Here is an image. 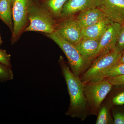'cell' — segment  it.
<instances>
[{"instance_id": "6da1fadb", "label": "cell", "mask_w": 124, "mask_h": 124, "mask_svg": "<svg viewBox=\"0 0 124 124\" xmlns=\"http://www.w3.org/2000/svg\"><path fill=\"white\" fill-rule=\"evenodd\" d=\"M59 63L70 98V105L66 115L84 120L86 117L87 111H89L85 94L84 84L79 77L73 74L62 57Z\"/></svg>"}, {"instance_id": "7a4b0ae2", "label": "cell", "mask_w": 124, "mask_h": 124, "mask_svg": "<svg viewBox=\"0 0 124 124\" xmlns=\"http://www.w3.org/2000/svg\"><path fill=\"white\" fill-rule=\"evenodd\" d=\"M27 18L30 23L25 29L26 31H37L49 34L55 31L56 24L53 16L43 6L31 2Z\"/></svg>"}, {"instance_id": "3957f363", "label": "cell", "mask_w": 124, "mask_h": 124, "mask_svg": "<svg viewBox=\"0 0 124 124\" xmlns=\"http://www.w3.org/2000/svg\"><path fill=\"white\" fill-rule=\"evenodd\" d=\"M46 35L54 41L63 51L71 71L75 75L78 76L84 71L89 64L80 53L75 45L62 38L55 31Z\"/></svg>"}, {"instance_id": "277c9868", "label": "cell", "mask_w": 124, "mask_h": 124, "mask_svg": "<svg viewBox=\"0 0 124 124\" xmlns=\"http://www.w3.org/2000/svg\"><path fill=\"white\" fill-rule=\"evenodd\" d=\"M112 85L106 79L85 83V94L89 111L92 115L98 113L102 102L111 91Z\"/></svg>"}, {"instance_id": "5b68a950", "label": "cell", "mask_w": 124, "mask_h": 124, "mask_svg": "<svg viewBox=\"0 0 124 124\" xmlns=\"http://www.w3.org/2000/svg\"><path fill=\"white\" fill-rule=\"evenodd\" d=\"M122 52L116 48L96 58L88 70L80 78L84 84L99 79L101 76L119 62Z\"/></svg>"}, {"instance_id": "8992f818", "label": "cell", "mask_w": 124, "mask_h": 124, "mask_svg": "<svg viewBox=\"0 0 124 124\" xmlns=\"http://www.w3.org/2000/svg\"><path fill=\"white\" fill-rule=\"evenodd\" d=\"M55 31L62 38L75 45L83 39L82 28L73 16L64 18L56 25Z\"/></svg>"}, {"instance_id": "52a82bcc", "label": "cell", "mask_w": 124, "mask_h": 124, "mask_svg": "<svg viewBox=\"0 0 124 124\" xmlns=\"http://www.w3.org/2000/svg\"><path fill=\"white\" fill-rule=\"evenodd\" d=\"M31 2V0H14L12 7L14 37L19 35L26 24L28 8Z\"/></svg>"}, {"instance_id": "ba28073f", "label": "cell", "mask_w": 124, "mask_h": 124, "mask_svg": "<svg viewBox=\"0 0 124 124\" xmlns=\"http://www.w3.org/2000/svg\"><path fill=\"white\" fill-rule=\"evenodd\" d=\"M121 26L119 23L111 22L99 40V46L95 59L116 48Z\"/></svg>"}, {"instance_id": "9c48e42d", "label": "cell", "mask_w": 124, "mask_h": 124, "mask_svg": "<svg viewBox=\"0 0 124 124\" xmlns=\"http://www.w3.org/2000/svg\"><path fill=\"white\" fill-rule=\"evenodd\" d=\"M98 7L111 22L124 24V0H103Z\"/></svg>"}, {"instance_id": "30bf717a", "label": "cell", "mask_w": 124, "mask_h": 124, "mask_svg": "<svg viewBox=\"0 0 124 124\" xmlns=\"http://www.w3.org/2000/svg\"><path fill=\"white\" fill-rule=\"evenodd\" d=\"M102 2L103 0H67L63 7L61 17L72 16L87 9L98 7Z\"/></svg>"}, {"instance_id": "8fae6325", "label": "cell", "mask_w": 124, "mask_h": 124, "mask_svg": "<svg viewBox=\"0 0 124 124\" xmlns=\"http://www.w3.org/2000/svg\"><path fill=\"white\" fill-rule=\"evenodd\" d=\"M76 18L82 29L107 18L99 8L95 7L87 9L80 12L76 17Z\"/></svg>"}, {"instance_id": "7c38bea8", "label": "cell", "mask_w": 124, "mask_h": 124, "mask_svg": "<svg viewBox=\"0 0 124 124\" xmlns=\"http://www.w3.org/2000/svg\"><path fill=\"white\" fill-rule=\"evenodd\" d=\"M99 40L83 38L75 45L80 53L89 64L96 58Z\"/></svg>"}, {"instance_id": "4fadbf2b", "label": "cell", "mask_w": 124, "mask_h": 124, "mask_svg": "<svg viewBox=\"0 0 124 124\" xmlns=\"http://www.w3.org/2000/svg\"><path fill=\"white\" fill-rule=\"evenodd\" d=\"M111 22L108 18L104 19L90 26L82 28L83 38L100 40Z\"/></svg>"}, {"instance_id": "5bb4252c", "label": "cell", "mask_w": 124, "mask_h": 124, "mask_svg": "<svg viewBox=\"0 0 124 124\" xmlns=\"http://www.w3.org/2000/svg\"><path fill=\"white\" fill-rule=\"evenodd\" d=\"M67 0H43V4L49 12L55 17H61L63 7Z\"/></svg>"}, {"instance_id": "9a60e30c", "label": "cell", "mask_w": 124, "mask_h": 124, "mask_svg": "<svg viewBox=\"0 0 124 124\" xmlns=\"http://www.w3.org/2000/svg\"><path fill=\"white\" fill-rule=\"evenodd\" d=\"M11 8L8 0H0V18L12 29L13 25Z\"/></svg>"}, {"instance_id": "2e32d148", "label": "cell", "mask_w": 124, "mask_h": 124, "mask_svg": "<svg viewBox=\"0 0 124 124\" xmlns=\"http://www.w3.org/2000/svg\"><path fill=\"white\" fill-rule=\"evenodd\" d=\"M123 75H124V63L117 62L105 72L98 80L102 79Z\"/></svg>"}, {"instance_id": "e0dca14e", "label": "cell", "mask_w": 124, "mask_h": 124, "mask_svg": "<svg viewBox=\"0 0 124 124\" xmlns=\"http://www.w3.org/2000/svg\"><path fill=\"white\" fill-rule=\"evenodd\" d=\"M14 74L10 68L0 63V82L13 79Z\"/></svg>"}, {"instance_id": "ac0fdd59", "label": "cell", "mask_w": 124, "mask_h": 124, "mask_svg": "<svg viewBox=\"0 0 124 124\" xmlns=\"http://www.w3.org/2000/svg\"><path fill=\"white\" fill-rule=\"evenodd\" d=\"M98 117L96 124H108L109 121V114L107 109L106 107L102 108L98 113Z\"/></svg>"}, {"instance_id": "d6986e66", "label": "cell", "mask_w": 124, "mask_h": 124, "mask_svg": "<svg viewBox=\"0 0 124 124\" xmlns=\"http://www.w3.org/2000/svg\"><path fill=\"white\" fill-rule=\"evenodd\" d=\"M116 48L122 52L124 50V24L121 27Z\"/></svg>"}, {"instance_id": "ffe728a7", "label": "cell", "mask_w": 124, "mask_h": 124, "mask_svg": "<svg viewBox=\"0 0 124 124\" xmlns=\"http://www.w3.org/2000/svg\"><path fill=\"white\" fill-rule=\"evenodd\" d=\"M10 57V54H8L5 50L0 49V63L11 68Z\"/></svg>"}, {"instance_id": "44dd1931", "label": "cell", "mask_w": 124, "mask_h": 124, "mask_svg": "<svg viewBox=\"0 0 124 124\" xmlns=\"http://www.w3.org/2000/svg\"><path fill=\"white\" fill-rule=\"evenodd\" d=\"M112 85H124V75L106 78Z\"/></svg>"}, {"instance_id": "7402d4cb", "label": "cell", "mask_w": 124, "mask_h": 124, "mask_svg": "<svg viewBox=\"0 0 124 124\" xmlns=\"http://www.w3.org/2000/svg\"><path fill=\"white\" fill-rule=\"evenodd\" d=\"M112 102L116 105L124 104V91L120 93L113 98Z\"/></svg>"}, {"instance_id": "603a6c76", "label": "cell", "mask_w": 124, "mask_h": 124, "mask_svg": "<svg viewBox=\"0 0 124 124\" xmlns=\"http://www.w3.org/2000/svg\"><path fill=\"white\" fill-rule=\"evenodd\" d=\"M114 124H124V115L122 113H116L114 116Z\"/></svg>"}, {"instance_id": "cb8c5ba5", "label": "cell", "mask_w": 124, "mask_h": 124, "mask_svg": "<svg viewBox=\"0 0 124 124\" xmlns=\"http://www.w3.org/2000/svg\"><path fill=\"white\" fill-rule=\"evenodd\" d=\"M118 62L124 63V50L122 53V55L120 59Z\"/></svg>"}, {"instance_id": "d4e9b609", "label": "cell", "mask_w": 124, "mask_h": 124, "mask_svg": "<svg viewBox=\"0 0 124 124\" xmlns=\"http://www.w3.org/2000/svg\"><path fill=\"white\" fill-rule=\"evenodd\" d=\"M10 4L11 5V7H13V5L14 2V0H8Z\"/></svg>"}, {"instance_id": "484cf974", "label": "cell", "mask_w": 124, "mask_h": 124, "mask_svg": "<svg viewBox=\"0 0 124 124\" xmlns=\"http://www.w3.org/2000/svg\"><path fill=\"white\" fill-rule=\"evenodd\" d=\"M2 41L1 40V38L0 36V45H1L2 43Z\"/></svg>"}]
</instances>
